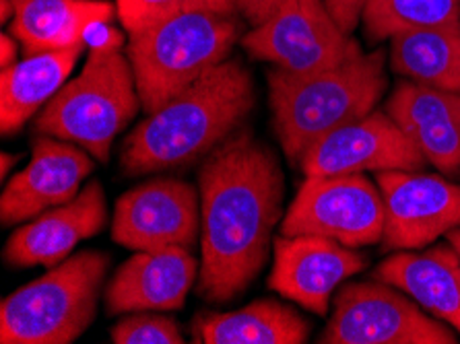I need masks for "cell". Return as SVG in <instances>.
Returning a JSON list of instances; mask_svg holds the SVG:
<instances>
[{
  "label": "cell",
  "instance_id": "cell-1",
  "mask_svg": "<svg viewBox=\"0 0 460 344\" xmlns=\"http://www.w3.org/2000/svg\"><path fill=\"white\" fill-rule=\"evenodd\" d=\"M200 272L197 291L226 304L267 262L281 216L283 172L270 146L238 130L208 153L199 172Z\"/></svg>",
  "mask_w": 460,
  "mask_h": 344
},
{
  "label": "cell",
  "instance_id": "cell-2",
  "mask_svg": "<svg viewBox=\"0 0 460 344\" xmlns=\"http://www.w3.org/2000/svg\"><path fill=\"white\" fill-rule=\"evenodd\" d=\"M254 101L248 68L223 60L130 132L120 155L124 173L167 172L207 157L246 120Z\"/></svg>",
  "mask_w": 460,
  "mask_h": 344
},
{
  "label": "cell",
  "instance_id": "cell-3",
  "mask_svg": "<svg viewBox=\"0 0 460 344\" xmlns=\"http://www.w3.org/2000/svg\"><path fill=\"white\" fill-rule=\"evenodd\" d=\"M385 65L378 48L312 75L270 70L273 128L285 157L299 165L316 140L374 111L388 87Z\"/></svg>",
  "mask_w": 460,
  "mask_h": 344
},
{
  "label": "cell",
  "instance_id": "cell-4",
  "mask_svg": "<svg viewBox=\"0 0 460 344\" xmlns=\"http://www.w3.org/2000/svg\"><path fill=\"white\" fill-rule=\"evenodd\" d=\"M114 30L93 44L85 66L68 81L36 118L40 135L68 140L106 163L116 137L143 108L135 70L120 50Z\"/></svg>",
  "mask_w": 460,
  "mask_h": 344
},
{
  "label": "cell",
  "instance_id": "cell-5",
  "mask_svg": "<svg viewBox=\"0 0 460 344\" xmlns=\"http://www.w3.org/2000/svg\"><path fill=\"white\" fill-rule=\"evenodd\" d=\"M240 35L235 13L197 9L128 35L127 56L135 70L143 110L151 114L208 70L227 60Z\"/></svg>",
  "mask_w": 460,
  "mask_h": 344
},
{
  "label": "cell",
  "instance_id": "cell-6",
  "mask_svg": "<svg viewBox=\"0 0 460 344\" xmlns=\"http://www.w3.org/2000/svg\"><path fill=\"white\" fill-rule=\"evenodd\" d=\"M108 266V254L83 250L13 291L0 305V342H75L95 320Z\"/></svg>",
  "mask_w": 460,
  "mask_h": 344
},
{
  "label": "cell",
  "instance_id": "cell-7",
  "mask_svg": "<svg viewBox=\"0 0 460 344\" xmlns=\"http://www.w3.org/2000/svg\"><path fill=\"white\" fill-rule=\"evenodd\" d=\"M323 344H456L458 334L396 287L349 283L334 295Z\"/></svg>",
  "mask_w": 460,
  "mask_h": 344
},
{
  "label": "cell",
  "instance_id": "cell-8",
  "mask_svg": "<svg viewBox=\"0 0 460 344\" xmlns=\"http://www.w3.org/2000/svg\"><path fill=\"white\" fill-rule=\"evenodd\" d=\"M242 44L252 58L291 75L320 73L364 54L332 17L326 0H281L273 15L243 35Z\"/></svg>",
  "mask_w": 460,
  "mask_h": 344
},
{
  "label": "cell",
  "instance_id": "cell-9",
  "mask_svg": "<svg viewBox=\"0 0 460 344\" xmlns=\"http://www.w3.org/2000/svg\"><path fill=\"white\" fill-rule=\"evenodd\" d=\"M283 235H320L347 248H366L385 235V200L361 173L305 175L281 223Z\"/></svg>",
  "mask_w": 460,
  "mask_h": 344
},
{
  "label": "cell",
  "instance_id": "cell-10",
  "mask_svg": "<svg viewBox=\"0 0 460 344\" xmlns=\"http://www.w3.org/2000/svg\"><path fill=\"white\" fill-rule=\"evenodd\" d=\"M200 234V192L178 178H155L116 202L111 240L127 250H192Z\"/></svg>",
  "mask_w": 460,
  "mask_h": 344
},
{
  "label": "cell",
  "instance_id": "cell-11",
  "mask_svg": "<svg viewBox=\"0 0 460 344\" xmlns=\"http://www.w3.org/2000/svg\"><path fill=\"white\" fill-rule=\"evenodd\" d=\"M386 251L423 250L460 227V186L421 170L380 172Z\"/></svg>",
  "mask_w": 460,
  "mask_h": 344
},
{
  "label": "cell",
  "instance_id": "cell-12",
  "mask_svg": "<svg viewBox=\"0 0 460 344\" xmlns=\"http://www.w3.org/2000/svg\"><path fill=\"white\" fill-rule=\"evenodd\" d=\"M425 157L386 111L374 110L329 132L304 153L305 175H351L364 172L423 170Z\"/></svg>",
  "mask_w": 460,
  "mask_h": 344
},
{
  "label": "cell",
  "instance_id": "cell-13",
  "mask_svg": "<svg viewBox=\"0 0 460 344\" xmlns=\"http://www.w3.org/2000/svg\"><path fill=\"white\" fill-rule=\"evenodd\" d=\"M269 287L316 315H326L334 291L367 266L355 248L320 235H279Z\"/></svg>",
  "mask_w": 460,
  "mask_h": 344
},
{
  "label": "cell",
  "instance_id": "cell-14",
  "mask_svg": "<svg viewBox=\"0 0 460 344\" xmlns=\"http://www.w3.org/2000/svg\"><path fill=\"white\" fill-rule=\"evenodd\" d=\"M93 167V157L83 146L41 135L31 146L30 163L3 190L0 221L9 227L66 205L81 192Z\"/></svg>",
  "mask_w": 460,
  "mask_h": 344
},
{
  "label": "cell",
  "instance_id": "cell-15",
  "mask_svg": "<svg viewBox=\"0 0 460 344\" xmlns=\"http://www.w3.org/2000/svg\"><path fill=\"white\" fill-rule=\"evenodd\" d=\"M106 223V194L100 181L92 180L71 202L46 210L13 231L3 258L13 269H52L71 256L76 243L100 234Z\"/></svg>",
  "mask_w": 460,
  "mask_h": 344
},
{
  "label": "cell",
  "instance_id": "cell-16",
  "mask_svg": "<svg viewBox=\"0 0 460 344\" xmlns=\"http://www.w3.org/2000/svg\"><path fill=\"white\" fill-rule=\"evenodd\" d=\"M199 277V262L188 248L137 251L106 287L110 315L180 310Z\"/></svg>",
  "mask_w": 460,
  "mask_h": 344
},
{
  "label": "cell",
  "instance_id": "cell-17",
  "mask_svg": "<svg viewBox=\"0 0 460 344\" xmlns=\"http://www.w3.org/2000/svg\"><path fill=\"white\" fill-rule=\"evenodd\" d=\"M386 114L442 173L460 170V93L402 79L390 93Z\"/></svg>",
  "mask_w": 460,
  "mask_h": 344
},
{
  "label": "cell",
  "instance_id": "cell-18",
  "mask_svg": "<svg viewBox=\"0 0 460 344\" xmlns=\"http://www.w3.org/2000/svg\"><path fill=\"white\" fill-rule=\"evenodd\" d=\"M374 278L405 291L460 336V262L450 243L396 251L374 270Z\"/></svg>",
  "mask_w": 460,
  "mask_h": 344
},
{
  "label": "cell",
  "instance_id": "cell-19",
  "mask_svg": "<svg viewBox=\"0 0 460 344\" xmlns=\"http://www.w3.org/2000/svg\"><path fill=\"white\" fill-rule=\"evenodd\" d=\"M11 33L23 54L71 50L85 46L87 33L106 25L118 13L110 0H13Z\"/></svg>",
  "mask_w": 460,
  "mask_h": 344
},
{
  "label": "cell",
  "instance_id": "cell-20",
  "mask_svg": "<svg viewBox=\"0 0 460 344\" xmlns=\"http://www.w3.org/2000/svg\"><path fill=\"white\" fill-rule=\"evenodd\" d=\"M83 48L30 54L0 70V130L15 135L66 85Z\"/></svg>",
  "mask_w": 460,
  "mask_h": 344
},
{
  "label": "cell",
  "instance_id": "cell-21",
  "mask_svg": "<svg viewBox=\"0 0 460 344\" xmlns=\"http://www.w3.org/2000/svg\"><path fill=\"white\" fill-rule=\"evenodd\" d=\"M308 336V320L275 299H258L238 312L205 313L197 320V342L205 344H302Z\"/></svg>",
  "mask_w": 460,
  "mask_h": 344
},
{
  "label": "cell",
  "instance_id": "cell-22",
  "mask_svg": "<svg viewBox=\"0 0 460 344\" xmlns=\"http://www.w3.org/2000/svg\"><path fill=\"white\" fill-rule=\"evenodd\" d=\"M390 68L402 79L460 93V27H429L390 40Z\"/></svg>",
  "mask_w": 460,
  "mask_h": 344
},
{
  "label": "cell",
  "instance_id": "cell-23",
  "mask_svg": "<svg viewBox=\"0 0 460 344\" xmlns=\"http://www.w3.org/2000/svg\"><path fill=\"white\" fill-rule=\"evenodd\" d=\"M361 23L366 38L380 44L407 31L460 27V6L458 0H367Z\"/></svg>",
  "mask_w": 460,
  "mask_h": 344
},
{
  "label": "cell",
  "instance_id": "cell-24",
  "mask_svg": "<svg viewBox=\"0 0 460 344\" xmlns=\"http://www.w3.org/2000/svg\"><path fill=\"white\" fill-rule=\"evenodd\" d=\"M116 9L128 35L149 30V27L186 11L215 9L232 13L219 0H116Z\"/></svg>",
  "mask_w": 460,
  "mask_h": 344
},
{
  "label": "cell",
  "instance_id": "cell-25",
  "mask_svg": "<svg viewBox=\"0 0 460 344\" xmlns=\"http://www.w3.org/2000/svg\"><path fill=\"white\" fill-rule=\"evenodd\" d=\"M114 344H182V328L173 318L149 312L128 313L110 330Z\"/></svg>",
  "mask_w": 460,
  "mask_h": 344
},
{
  "label": "cell",
  "instance_id": "cell-26",
  "mask_svg": "<svg viewBox=\"0 0 460 344\" xmlns=\"http://www.w3.org/2000/svg\"><path fill=\"white\" fill-rule=\"evenodd\" d=\"M366 3L367 0H326L332 17L347 33H353L355 27L359 25Z\"/></svg>",
  "mask_w": 460,
  "mask_h": 344
},
{
  "label": "cell",
  "instance_id": "cell-27",
  "mask_svg": "<svg viewBox=\"0 0 460 344\" xmlns=\"http://www.w3.org/2000/svg\"><path fill=\"white\" fill-rule=\"evenodd\" d=\"M281 0H238V11L252 27L261 25L273 15Z\"/></svg>",
  "mask_w": 460,
  "mask_h": 344
},
{
  "label": "cell",
  "instance_id": "cell-28",
  "mask_svg": "<svg viewBox=\"0 0 460 344\" xmlns=\"http://www.w3.org/2000/svg\"><path fill=\"white\" fill-rule=\"evenodd\" d=\"M19 40L13 33L0 35V70L9 68L17 62V50Z\"/></svg>",
  "mask_w": 460,
  "mask_h": 344
},
{
  "label": "cell",
  "instance_id": "cell-29",
  "mask_svg": "<svg viewBox=\"0 0 460 344\" xmlns=\"http://www.w3.org/2000/svg\"><path fill=\"white\" fill-rule=\"evenodd\" d=\"M11 17H15V3L13 0H0V19L6 23Z\"/></svg>",
  "mask_w": 460,
  "mask_h": 344
},
{
  "label": "cell",
  "instance_id": "cell-30",
  "mask_svg": "<svg viewBox=\"0 0 460 344\" xmlns=\"http://www.w3.org/2000/svg\"><path fill=\"white\" fill-rule=\"evenodd\" d=\"M17 159H19L17 155H9V153H3V157H0V161H3V167H0V175H3V180H6L11 165H15Z\"/></svg>",
  "mask_w": 460,
  "mask_h": 344
},
{
  "label": "cell",
  "instance_id": "cell-31",
  "mask_svg": "<svg viewBox=\"0 0 460 344\" xmlns=\"http://www.w3.org/2000/svg\"><path fill=\"white\" fill-rule=\"evenodd\" d=\"M446 240H448V243L452 245V248H455L456 256H458V262H460V227L455 229V231H450V234L446 235Z\"/></svg>",
  "mask_w": 460,
  "mask_h": 344
},
{
  "label": "cell",
  "instance_id": "cell-32",
  "mask_svg": "<svg viewBox=\"0 0 460 344\" xmlns=\"http://www.w3.org/2000/svg\"><path fill=\"white\" fill-rule=\"evenodd\" d=\"M219 3L226 6L227 11H232V13H238V0H219Z\"/></svg>",
  "mask_w": 460,
  "mask_h": 344
},
{
  "label": "cell",
  "instance_id": "cell-33",
  "mask_svg": "<svg viewBox=\"0 0 460 344\" xmlns=\"http://www.w3.org/2000/svg\"><path fill=\"white\" fill-rule=\"evenodd\" d=\"M458 6H460V0H458Z\"/></svg>",
  "mask_w": 460,
  "mask_h": 344
}]
</instances>
